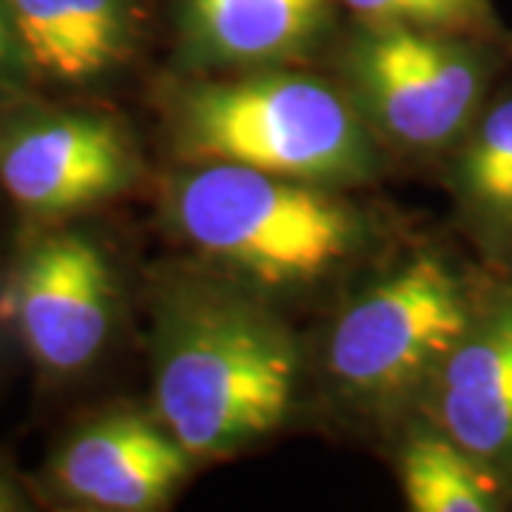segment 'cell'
I'll return each instance as SVG.
<instances>
[{"label":"cell","mask_w":512,"mask_h":512,"mask_svg":"<svg viewBox=\"0 0 512 512\" xmlns=\"http://www.w3.org/2000/svg\"><path fill=\"white\" fill-rule=\"evenodd\" d=\"M302 356L268 305L222 285H177L154 313V402L197 458H228L291 413Z\"/></svg>","instance_id":"obj_1"},{"label":"cell","mask_w":512,"mask_h":512,"mask_svg":"<svg viewBox=\"0 0 512 512\" xmlns=\"http://www.w3.org/2000/svg\"><path fill=\"white\" fill-rule=\"evenodd\" d=\"M165 123L183 165H242L330 188L373 177L379 160L356 103L308 74L183 80L165 94Z\"/></svg>","instance_id":"obj_2"},{"label":"cell","mask_w":512,"mask_h":512,"mask_svg":"<svg viewBox=\"0 0 512 512\" xmlns=\"http://www.w3.org/2000/svg\"><path fill=\"white\" fill-rule=\"evenodd\" d=\"M168 217L200 254L262 285L316 282L359 251L362 220L325 185L242 165H185Z\"/></svg>","instance_id":"obj_3"},{"label":"cell","mask_w":512,"mask_h":512,"mask_svg":"<svg viewBox=\"0 0 512 512\" xmlns=\"http://www.w3.org/2000/svg\"><path fill=\"white\" fill-rule=\"evenodd\" d=\"M478 311L453 265L436 254L416 256L336 319L330 376L362 407H393L430 387Z\"/></svg>","instance_id":"obj_4"},{"label":"cell","mask_w":512,"mask_h":512,"mask_svg":"<svg viewBox=\"0 0 512 512\" xmlns=\"http://www.w3.org/2000/svg\"><path fill=\"white\" fill-rule=\"evenodd\" d=\"M493 40L362 26L345 74L365 123L407 151L456 148L490 100Z\"/></svg>","instance_id":"obj_5"},{"label":"cell","mask_w":512,"mask_h":512,"mask_svg":"<svg viewBox=\"0 0 512 512\" xmlns=\"http://www.w3.org/2000/svg\"><path fill=\"white\" fill-rule=\"evenodd\" d=\"M140 180L131 134L97 111L32 109L0 126V185L20 211L57 220Z\"/></svg>","instance_id":"obj_6"},{"label":"cell","mask_w":512,"mask_h":512,"mask_svg":"<svg viewBox=\"0 0 512 512\" xmlns=\"http://www.w3.org/2000/svg\"><path fill=\"white\" fill-rule=\"evenodd\" d=\"M117 285L106 251L86 234H46L26 248L0 291V319L49 373L69 376L106 348Z\"/></svg>","instance_id":"obj_7"},{"label":"cell","mask_w":512,"mask_h":512,"mask_svg":"<svg viewBox=\"0 0 512 512\" xmlns=\"http://www.w3.org/2000/svg\"><path fill=\"white\" fill-rule=\"evenodd\" d=\"M191 464L194 456L163 421L117 413L74 433L52 458L49 481L89 510L146 512L163 507Z\"/></svg>","instance_id":"obj_8"},{"label":"cell","mask_w":512,"mask_h":512,"mask_svg":"<svg viewBox=\"0 0 512 512\" xmlns=\"http://www.w3.org/2000/svg\"><path fill=\"white\" fill-rule=\"evenodd\" d=\"M430 396L433 424L512 493V299L476 313Z\"/></svg>","instance_id":"obj_9"},{"label":"cell","mask_w":512,"mask_h":512,"mask_svg":"<svg viewBox=\"0 0 512 512\" xmlns=\"http://www.w3.org/2000/svg\"><path fill=\"white\" fill-rule=\"evenodd\" d=\"M333 0H183L185 57L205 72L265 69L299 57L325 32Z\"/></svg>","instance_id":"obj_10"},{"label":"cell","mask_w":512,"mask_h":512,"mask_svg":"<svg viewBox=\"0 0 512 512\" xmlns=\"http://www.w3.org/2000/svg\"><path fill=\"white\" fill-rule=\"evenodd\" d=\"M29 69L63 83L106 74L131 49V0H3Z\"/></svg>","instance_id":"obj_11"},{"label":"cell","mask_w":512,"mask_h":512,"mask_svg":"<svg viewBox=\"0 0 512 512\" xmlns=\"http://www.w3.org/2000/svg\"><path fill=\"white\" fill-rule=\"evenodd\" d=\"M399 478L413 512H495L512 495L436 424L404 444Z\"/></svg>","instance_id":"obj_12"},{"label":"cell","mask_w":512,"mask_h":512,"mask_svg":"<svg viewBox=\"0 0 512 512\" xmlns=\"http://www.w3.org/2000/svg\"><path fill=\"white\" fill-rule=\"evenodd\" d=\"M453 188L467 217L507 245L512 237V92L487 100L456 146Z\"/></svg>","instance_id":"obj_13"},{"label":"cell","mask_w":512,"mask_h":512,"mask_svg":"<svg viewBox=\"0 0 512 512\" xmlns=\"http://www.w3.org/2000/svg\"><path fill=\"white\" fill-rule=\"evenodd\" d=\"M362 26L421 29L504 43V26L490 0H342Z\"/></svg>","instance_id":"obj_14"},{"label":"cell","mask_w":512,"mask_h":512,"mask_svg":"<svg viewBox=\"0 0 512 512\" xmlns=\"http://www.w3.org/2000/svg\"><path fill=\"white\" fill-rule=\"evenodd\" d=\"M23 66H26V60H23V52H20L18 37H15V29H12L6 3L0 0V94L12 92L15 77H18Z\"/></svg>","instance_id":"obj_15"},{"label":"cell","mask_w":512,"mask_h":512,"mask_svg":"<svg viewBox=\"0 0 512 512\" xmlns=\"http://www.w3.org/2000/svg\"><path fill=\"white\" fill-rule=\"evenodd\" d=\"M26 510L23 495L18 493V487L12 484V478H6L0 473V512H18Z\"/></svg>","instance_id":"obj_16"},{"label":"cell","mask_w":512,"mask_h":512,"mask_svg":"<svg viewBox=\"0 0 512 512\" xmlns=\"http://www.w3.org/2000/svg\"><path fill=\"white\" fill-rule=\"evenodd\" d=\"M507 248H510V251H512V237H510V242H507Z\"/></svg>","instance_id":"obj_17"}]
</instances>
